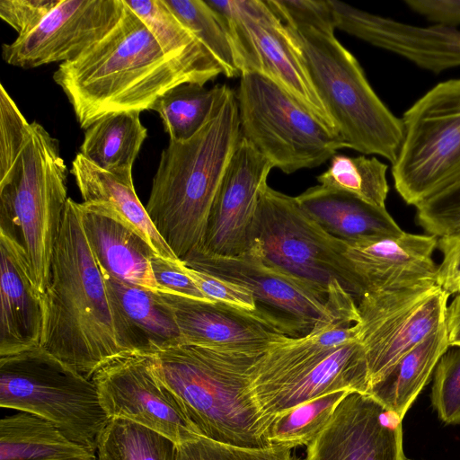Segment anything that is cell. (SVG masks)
Here are the masks:
<instances>
[{
    "label": "cell",
    "mask_w": 460,
    "mask_h": 460,
    "mask_svg": "<svg viewBox=\"0 0 460 460\" xmlns=\"http://www.w3.org/2000/svg\"><path fill=\"white\" fill-rule=\"evenodd\" d=\"M272 168L241 137L211 208L203 244L196 252L234 257L252 247L260 193Z\"/></svg>",
    "instance_id": "2e32d148"
},
{
    "label": "cell",
    "mask_w": 460,
    "mask_h": 460,
    "mask_svg": "<svg viewBox=\"0 0 460 460\" xmlns=\"http://www.w3.org/2000/svg\"><path fill=\"white\" fill-rule=\"evenodd\" d=\"M431 404L444 423H460V346L449 347L435 367Z\"/></svg>",
    "instance_id": "8d00e7d4"
},
{
    "label": "cell",
    "mask_w": 460,
    "mask_h": 460,
    "mask_svg": "<svg viewBox=\"0 0 460 460\" xmlns=\"http://www.w3.org/2000/svg\"><path fill=\"white\" fill-rule=\"evenodd\" d=\"M42 304L40 346L87 378L112 358L132 352L85 235L81 203L70 198Z\"/></svg>",
    "instance_id": "7a4b0ae2"
},
{
    "label": "cell",
    "mask_w": 460,
    "mask_h": 460,
    "mask_svg": "<svg viewBox=\"0 0 460 460\" xmlns=\"http://www.w3.org/2000/svg\"><path fill=\"white\" fill-rule=\"evenodd\" d=\"M438 248L442 253L438 284L449 295L457 294L460 292V234L438 238Z\"/></svg>",
    "instance_id": "7bdbcfd3"
},
{
    "label": "cell",
    "mask_w": 460,
    "mask_h": 460,
    "mask_svg": "<svg viewBox=\"0 0 460 460\" xmlns=\"http://www.w3.org/2000/svg\"><path fill=\"white\" fill-rule=\"evenodd\" d=\"M102 271L125 324L132 351L155 353L183 343L172 309L160 293L122 281Z\"/></svg>",
    "instance_id": "d4e9b609"
},
{
    "label": "cell",
    "mask_w": 460,
    "mask_h": 460,
    "mask_svg": "<svg viewBox=\"0 0 460 460\" xmlns=\"http://www.w3.org/2000/svg\"><path fill=\"white\" fill-rule=\"evenodd\" d=\"M183 262L190 268L247 288L258 305L271 308L308 332L318 322L332 315L327 296L266 263L253 247L234 257L195 252Z\"/></svg>",
    "instance_id": "ac0fdd59"
},
{
    "label": "cell",
    "mask_w": 460,
    "mask_h": 460,
    "mask_svg": "<svg viewBox=\"0 0 460 460\" xmlns=\"http://www.w3.org/2000/svg\"><path fill=\"white\" fill-rule=\"evenodd\" d=\"M387 165L376 157L334 155L316 177L324 189L344 192L377 208H385L389 191Z\"/></svg>",
    "instance_id": "1f68e13d"
},
{
    "label": "cell",
    "mask_w": 460,
    "mask_h": 460,
    "mask_svg": "<svg viewBox=\"0 0 460 460\" xmlns=\"http://www.w3.org/2000/svg\"><path fill=\"white\" fill-rule=\"evenodd\" d=\"M226 86L217 84L208 89L199 84L184 83L160 96L152 111L159 114L170 140H187L208 119Z\"/></svg>",
    "instance_id": "4dcf8cb0"
},
{
    "label": "cell",
    "mask_w": 460,
    "mask_h": 460,
    "mask_svg": "<svg viewBox=\"0 0 460 460\" xmlns=\"http://www.w3.org/2000/svg\"><path fill=\"white\" fill-rule=\"evenodd\" d=\"M0 460H96L52 422L20 411L0 420Z\"/></svg>",
    "instance_id": "4316f807"
},
{
    "label": "cell",
    "mask_w": 460,
    "mask_h": 460,
    "mask_svg": "<svg viewBox=\"0 0 460 460\" xmlns=\"http://www.w3.org/2000/svg\"><path fill=\"white\" fill-rule=\"evenodd\" d=\"M42 297L22 246L0 232V357L40 346Z\"/></svg>",
    "instance_id": "7402d4cb"
},
{
    "label": "cell",
    "mask_w": 460,
    "mask_h": 460,
    "mask_svg": "<svg viewBox=\"0 0 460 460\" xmlns=\"http://www.w3.org/2000/svg\"><path fill=\"white\" fill-rule=\"evenodd\" d=\"M164 1L208 49L225 76H241L230 34L222 19L205 0Z\"/></svg>",
    "instance_id": "e575fe53"
},
{
    "label": "cell",
    "mask_w": 460,
    "mask_h": 460,
    "mask_svg": "<svg viewBox=\"0 0 460 460\" xmlns=\"http://www.w3.org/2000/svg\"><path fill=\"white\" fill-rule=\"evenodd\" d=\"M177 445L134 421L111 418L98 441L96 460H175Z\"/></svg>",
    "instance_id": "d6a6232c"
},
{
    "label": "cell",
    "mask_w": 460,
    "mask_h": 460,
    "mask_svg": "<svg viewBox=\"0 0 460 460\" xmlns=\"http://www.w3.org/2000/svg\"><path fill=\"white\" fill-rule=\"evenodd\" d=\"M405 460H414V459L406 458Z\"/></svg>",
    "instance_id": "bcb514c9"
},
{
    "label": "cell",
    "mask_w": 460,
    "mask_h": 460,
    "mask_svg": "<svg viewBox=\"0 0 460 460\" xmlns=\"http://www.w3.org/2000/svg\"><path fill=\"white\" fill-rule=\"evenodd\" d=\"M405 4L434 24L452 28L460 25V0H405Z\"/></svg>",
    "instance_id": "ee69618b"
},
{
    "label": "cell",
    "mask_w": 460,
    "mask_h": 460,
    "mask_svg": "<svg viewBox=\"0 0 460 460\" xmlns=\"http://www.w3.org/2000/svg\"><path fill=\"white\" fill-rule=\"evenodd\" d=\"M239 78L241 137L274 168L288 174L314 168L346 148L336 131L271 78L256 72Z\"/></svg>",
    "instance_id": "ba28073f"
},
{
    "label": "cell",
    "mask_w": 460,
    "mask_h": 460,
    "mask_svg": "<svg viewBox=\"0 0 460 460\" xmlns=\"http://www.w3.org/2000/svg\"><path fill=\"white\" fill-rule=\"evenodd\" d=\"M217 76L167 54L124 3L118 22L77 58L60 64L53 79L86 129L110 114L152 110L179 84L205 85Z\"/></svg>",
    "instance_id": "6da1fadb"
},
{
    "label": "cell",
    "mask_w": 460,
    "mask_h": 460,
    "mask_svg": "<svg viewBox=\"0 0 460 460\" xmlns=\"http://www.w3.org/2000/svg\"><path fill=\"white\" fill-rule=\"evenodd\" d=\"M171 306L183 343L208 349L263 353L285 336L302 329L266 311H248L217 301L160 293Z\"/></svg>",
    "instance_id": "9a60e30c"
},
{
    "label": "cell",
    "mask_w": 460,
    "mask_h": 460,
    "mask_svg": "<svg viewBox=\"0 0 460 460\" xmlns=\"http://www.w3.org/2000/svg\"><path fill=\"white\" fill-rule=\"evenodd\" d=\"M92 380L109 419L134 421L176 445L200 437L159 377L154 353L121 354L101 367Z\"/></svg>",
    "instance_id": "4fadbf2b"
},
{
    "label": "cell",
    "mask_w": 460,
    "mask_h": 460,
    "mask_svg": "<svg viewBox=\"0 0 460 460\" xmlns=\"http://www.w3.org/2000/svg\"><path fill=\"white\" fill-rule=\"evenodd\" d=\"M448 348L444 323L402 358L368 394L403 420Z\"/></svg>",
    "instance_id": "83f0119b"
},
{
    "label": "cell",
    "mask_w": 460,
    "mask_h": 460,
    "mask_svg": "<svg viewBox=\"0 0 460 460\" xmlns=\"http://www.w3.org/2000/svg\"><path fill=\"white\" fill-rule=\"evenodd\" d=\"M336 29L394 52L418 66L440 73L460 66V30L439 24L416 26L329 0Z\"/></svg>",
    "instance_id": "ffe728a7"
},
{
    "label": "cell",
    "mask_w": 460,
    "mask_h": 460,
    "mask_svg": "<svg viewBox=\"0 0 460 460\" xmlns=\"http://www.w3.org/2000/svg\"><path fill=\"white\" fill-rule=\"evenodd\" d=\"M401 119L392 175L401 198L417 207L460 180V79L434 86Z\"/></svg>",
    "instance_id": "30bf717a"
},
{
    "label": "cell",
    "mask_w": 460,
    "mask_h": 460,
    "mask_svg": "<svg viewBox=\"0 0 460 460\" xmlns=\"http://www.w3.org/2000/svg\"><path fill=\"white\" fill-rule=\"evenodd\" d=\"M81 206L85 235L102 270L122 281L164 293L151 266L155 252L145 239L110 207L87 202Z\"/></svg>",
    "instance_id": "603a6c76"
},
{
    "label": "cell",
    "mask_w": 460,
    "mask_h": 460,
    "mask_svg": "<svg viewBox=\"0 0 460 460\" xmlns=\"http://www.w3.org/2000/svg\"><path fill=\"white\" fill-rule=\"evenodd\" d=\"M185 263L171 261L157 254L151 257V266L157 284L164 293L181 295L187 297L208 299L184 270Z\"/></svg>",
    "instance_id": "b9f144b4"
},
{
    "label": "cell",
    "mask_w": 460,
    "mask_h": 460,
    "mask_svg": "<svg viewBox=\"0 0 460 460\" xmlns=\"http://www.w3.org/2000/svg\"><path fill=\"white\" fill-rule=\"evenodd\" d=\"M241 139L235 92L226 86L210 117L190 138L162 151L146 209L177 258L203 244L211 208Z\"/></svg>",
    "instance_id": "277c9868"
},
{
    "label": "cell",
    "mask_w": 460,
    "mask_h": 460,
    "mask_svg": "<svg viewBox=\"0 0 460 460\" xmlns=\"http://www.w3.org/2000/svg\"><path fill=\"white\" fill-rule=\"evenodd\" d=\"M270 7L290 26H305L334 33V14L329 0H266Z\"/></svg>",
    "instance_id": "f35d334b"
},
{
    "label": "cell",
    "mask_w": 460,
    "mask_h": 460,
    "mask_svg": "<svg viewBox=\"0 0 460 460\" xmlns=\"http://www.w3.org/2000/svg\"><path fill=\"white\" fill-rule=\"evenodd\" d=\"M71 172L83 202L110 207L151 246L155 254L171 260L179 259L163 239L139 200L132 177L119 176L100 169L81 154L72 162Z\"/></svg>",
    "instance_id": "484cf974"
},
{
    "label": "cell",
    "mask_w": 460,
    "mask_h": 460,
    "mask_svg": "<svg viewBox=\"0 0 460 460\" xmlns=\"http://www.w3.org/2000/svg\"><path fill=\"white\" fill-rule=\"evenodd\" d=\"M449 296L435 284L367 293L358 300V338L366 355L370 387L445 323Z\"/></svg>",
    "instance_id": "7c38bea8"
},
{
    "label": "cell",
    "mask_w": 460,
    "mask_h": 460,
    "mask_svg": "<svg viewBox=\"0 0 460 460\" xmlns=\"http://www.w3.org/2000/svg\"><path fill=\"white\" fill-rule=\"evenodd\" d=\"M416 208L418 224L438 238L460 234V180Z\"/></svg>",
    "instance_id": "74e56055"
},
{
    "label": "cell",
    "mask_w": 460,
    "mask_h": 460,
    "mask_svg": "<svg viewBox=\"0 0 460 460\" xmlns=\"http://www.w3.org/2000/svg\"><path fill=\"white\" fill-rule=\"evenodd\" d=\"M67 172L58 140L29 122L1 84L0 232L24 249L41 297L68 199Z\"/></svg>",
    "instance_id": "3957f363"
},
{
    "label": "cell",
    "mask_w": 460,
    "mask_h": 460,
    "mask_svg": "<svg viewBox=\"0 0 460 460\" xmlns=\"http://www.w3.org/2000/svg\"><path fill=\"white\" fill-rule=\"evenodd\" d=\"M175 460H296L291 449L279 446L243 447L204 437L177 445Z\"/></svg>",
    "instance_id": "d590c367"
},
{
    "label": "cell",
    "mask_w": 460,
    "mask_h": 460,
    "mask_svg": "<svg viewBox=\"0 0 460 460\" xmlns=\"http://www.w3.org/2000/svg\"><path fill=\"white\" fill-rule=\"evenodd\" d=\"M445 325L449 347L460 346V292L447 306Z\"/></svg>",
    "instance_id": "f6af8a7d"
},
{
    "label": "cell",
    "mask_w": 460,
    "mask_h": 460,
    "mask_svg": "<svg viewBox=\"0 0 460 460\" xmlns=\"http://www.w3.org/2000/svg\"><path fill=\"white\" fill-rule=\"evenodd\" d=\"M140 112L110 114L85 129L80 152L84 158L111 173L132 177V166L147 137Z\"/></svg>",
    "instance_id": "f1b7e54d"
},
{
    "label": "cell",
    "mask_w": 460,
    "mask_h": 460,
    "mask_svg": "<svg viewBox=\"0 0 460 460\" xmlns=\"http://www.w3.org/2000/svg\"><path fill=\"white\" fill-rule=\"evenodd\" d=\"M438 238L403 232L399 236L348 243L343 255L362 296L438 284L433 260Z\"/></svg>",
    "instance_id": "d6986e66"
},
{
    "label": "cell",
    "mask_w": 460,
    "mask_h": 460,
    "mask_svg": "<svg viewBox=\"0 0 460 460\" xmlns=\"http://www.w3.org/2000/svg\"><path fill=\"white\" fill-rule=\"evenodd\" d=\"M184 270L208 299L248 311L260 310L253 294L247 288L187 265H184Z\"/></svg>",
    "instance_id": "ab89813d"
},
{
    "label": "cell",
    "mask_w": 460,
    "mask_h": 460,
    "mask_svg": "<svg viewBox=\"0 0 460 460\" xmlns=\"http://www.w3.org/2000/svg\"><path fill=\"white\" fill-rule=\"evenodd\" d=\"M60 0H1L0 17L22 36L36 28Z\"/></svg>",
    "instance_id": "60d3db41"
},
{
    "label": "cell",
    "mask_w": 460,
    "mask_h": 460,
    "mask_svg": "<svg viewBox=\"0 0 460 460\" xmlns=\"http://www.w3.org/2000/svg\"><path fill=\"white\" fill-rule=\"evenodd\" d=\"M169 55L216 74L223 70L208 49L164 0H124Z\"/></svg>",
    "instance_id": "f546056e"
},
{
    "label": "cell",
    "mask_w": 460,
    "mask_h": 460,
    "mask_svg": "<svg viewBox=\"0 0 460 460\" xmlns=\"http://www.w3.org/2000/svg\"><path fill=\"white\" fill-rule=\"evenodd\" d=\"M402 420L369 394L349 392L307 446L305 460H405Z\"/></svg>",
    "instance_id": "e0dca14e"
},
{
    "label": "cell",
    "mask_w": 460,
    "mask_h": 460,
    "mask_svg": "<svg viewBox=\"0 0 460 460\" xmlns=\"http://www.w3.org/2000/svg\"><path fill=\"white\" fill-rule=\"evenodd\" d=\"M285 26L346 147L393 164L402 143V119L375 93L356 58L334 33Z\"/></svg>",
    "instance_id": "8992f818"
},
{
    "label": "cell",
    "mask_w": 460,
    "mask_h": 460,
    "mask_svg": "<svg viewBox=\"0 0 460 460\" xmlns=\"http://www.w3.org/2000/svg\"><path fill=\"white\" fill-rule=\"evenodd\" d=\"M263 353L181 343L154 356L159 377L201 437L256 448L270 446L269 421L252 391L253 371Z\"/></svg>",
    "instance_id": "5b68a950"
},
{
    "label": "cell",
    "mask_w": 460,
    "mask_h": 460,
    "mask_svg": "<svg viewBox=\"0 0 460 460\" xmlns=\"http://www.w3.org/2000/svg\"><path fill=\"white\" fill-rule=\"evenodd\" d=\"M0 406L52 422L93 455L110 420L93 380L41 346L0 357Z\"/></svg>",
    "instance_id": "52a82bcc"
},
{
    "label": "cell",
    "mask_w": 460,
    "mask_h": 460,
    "mask_svg": "<svg viewBox=\"0 0 460 460\" xmlns=\"http://www.w3.org/2000/svg\"><path fill=\"white\" fill-rule=\"evenodd\" d=\"M349 392L325 394L277 414L268 426L269 443L290 449L307 447L329 423L336 407Z\"/></svg>",
    "instance_id": "836d02e7"
},
{
    "label": "cell",
    "mask_w": 460,
    "mask_h": 460,
    "mask_svg": "<svg viewBox=\"0 0 460 460\" xmlns=\"http://www.w3.org/2000/svg\"><path fill=\"white\" fill-rule=\"evenodd\" d=\"M303 210L331 235L348 243L401 235L385 208L315 185L296 197Z\"/></svg>",
    "instance_id": "cb8c5ba5"
},
{
    "label": "cell",
    "mask_w": 460,
    "mask_h": 460,
    "mask_svg": "<svg viewBox=\"0 0 460 460\" xmlns=\"http://www.w3.org/2000/svg\"><path fill=\"white\" fill-rule=\"evenodd\" d=\"M205 1L230 34L241 75L256 72L271 78L337 132L285 24L266 0Z\"/></svg>",
    "instance_id": "8fae6325"
},
{
    "label": "cell",
    "mask_w": 460,
    "mask_h": 460,
    "mask_svg": "<svg viewBox=\"0 0 460 460\" xmlns=\"http://www.w3.org/2000/svg\"><path fill=\"white\" fill-rule=\"evenodd\" d=\"M368 367L358 338L350 340L296 374L254 392L269 421L298 404L338 391L368 394Z\"/></svg>",
    "instance_id": "44dd1931"
},
{
    "label": "cell",
    "mask_w": 460,
    "mask_h": 460,
    "mask_svg": "<svg viewBox=\"0 0 460 460\" xmlns=\"http://www.w3.org/2000/svg\"><path fill=\"white\" fill-rule=\"evenodd\" d=\"M252 247L266 263L323 296L334 280L357 302L362 296L343 255V241L324 231L303 210L296 197L268 184L260 193Z\"/></svg>",
    "instance_id": "9c48e42d"
},
{
    "label": "cell",
    "mask_w": 460,
    "mask_h": 460,
    "mask_svg": "<svg viewBox=\"0 0 460 460\" xmlns=\"http://www.w3.org/2000/svg\"><path fill=\"white\" fill-rule=\"evenodd\" d=\"M123 8V0H60L31 31L3 44L2 58L26 69L72 61L118 22Z\"/></svg>",
    "instance_id": "5bb4252c"
}]
</instances>
